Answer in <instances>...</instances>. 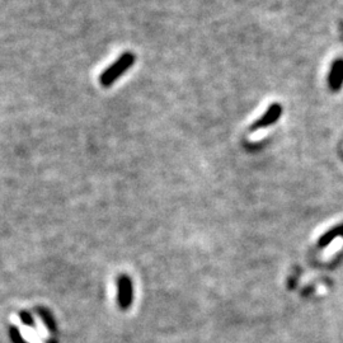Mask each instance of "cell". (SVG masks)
Instances as JSON below:
<instances>
[{
    "label": "cell",
    "mask_w": 343,
    "mask_h": 343,
    "mask_svg": "<svg viewBox=\"0 0 343 343\" xmlns=\"http://www.w3.org/2000/svg\"><path fill=\"white\" fill-rule=\"evenodd\" d=\"M136 61V55L134 53H124L111 66H108L105 72L99 76V83L103 88H109L111 85L117 82L118 79L124 75L125 72H128Z\"/></svg>",
    "instance_id": "cell-1"
},
{
    "label": "cell",
    "mask_w": 343,
    "mask_h": 343,
    "mask_svg": "<svg viewBox=\"0 0 343 343\" xmlns=\"http://www.w3.org/2000/svg\"><path fill=\"white\" fill-rule=\"evenodd\" d=\"M280 113H281V108H280V106L277 105L272 106V107L270 108V111L266 113L265 117L262 118L258 124H255L254 128H259V127H263V126H267V125H271L272 122H274L278 117H280Z\"/></svg>",
    "instance_id": "cell-2"
},
{
    "label": "cell",
    "mask_w": 343,
    "mask_h": 343,
    "mask_svg": "<svg viewBox=\"0 0 343 343\" xmlns=\"http://www.w3.org/2000/svg\"><path fill=\"white\" fill-rule=\"evenodd\" d=\"M343 80V61H337L333 66L332 74H330L329 82L332 88L338 89L342 84Z\"/></svg>",
    "instance_id": "cell-3"
},
{
    "label": "cell",
    "mask_w": 343,
    "mask_h": 343,
    "mask_svg": "<svg viewBox=\"0 0 343 343\" xmlns=\"http://www.w3.org/2000/svg\"><path fill=\"white\" fill-rule=\"evenodd\" d=\"M342 240L341 239H336L332 244L329 245L327 248V251L324 252L323 257H325V258H328V257H330L332 254H334V253H337V252L340 251L341 247H342Z\"/></svg>",
    "instance_id": "cell-4"
}]
</instances>
